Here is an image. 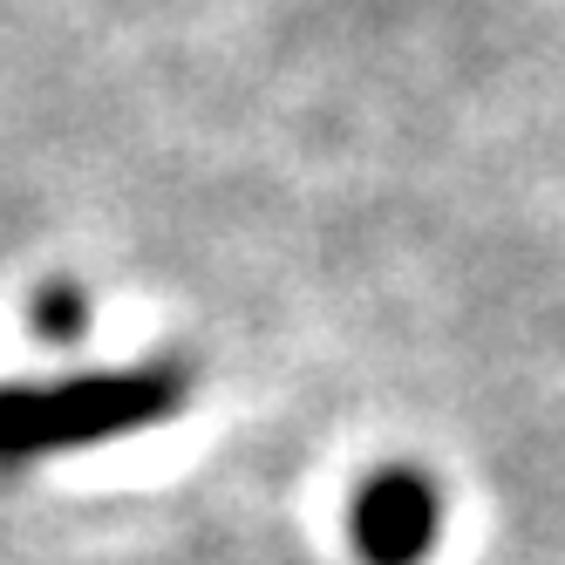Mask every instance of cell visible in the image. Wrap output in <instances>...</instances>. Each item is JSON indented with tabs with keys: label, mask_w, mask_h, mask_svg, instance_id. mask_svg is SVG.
Segmentation results:
<instances>
[{
	"label": "cell",
	"mask_w": 565,
	"mask_h": 565,
	"mask_svg": "<svg viewBox=\"0 0 565 565\" xmlns=\"http://www.w3.org/2000/svg\"><path fill=\"white\" fill-rule=\"evenodd\" d=\"M178 409H184L178 361L116 369V375H75V382H14V388H0V470L150 429Z\"/></svg>",
	"instance_id": "6da1fadb"
},
{
	"label": "cell",
	"mask_w": 565,
	"mask_h": 565,
	"mask_svg": "<svg viewBox=\"0 0 565 565\" xmlns=\"http://www.w3.org/2000/svg\"><path fill=\"white\" fill-rule=\"evenodd\" d=\"M443 532V498L436 483L409 463H388L348 498V545L369 565H423Z\"/></svg>",
	"instance_id": "7a4b0ae2"
},
{
	"label": "cell",
	"mask_w": 565,
	"mask_h": 565,
	"mask_svg": "<svg viewBox=\"0 0 565 565\" xmlns=\"http://www.w3.org/2000/svg\"><path fill=\"white\" fill-rule=\"evenodd\" d=\"M34 328H42L49 341H75V334L89 328V300H75L68 287H55V294L34 300Z\"/></svg>",
	"instance_id": "3957f363"
}]
</instances>
